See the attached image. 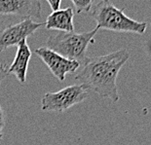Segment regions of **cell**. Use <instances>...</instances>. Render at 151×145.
<instances>
[{
    "label": "cell",
    "mask_w": 151,
    "mask_h": 145,
    "mask_svg": "<svg viewBox=\"0 0 151 145\" xmlns=\"http://www.w3.org/2000/svg\"><path fill=\"white\" fill-rule=\"evenodd\" d=\"M34 53L42 60V62L48 66L53 75L63 81L66 74L73 73L79 69L80 64L74 60H69L47 47H40L34 51Z\"/></svg>",
    "instance_id": "cell-6"
},
{
    "label": "cell",
    "mask_w": 151,
    "mask_h": 145,
    "mask_svg": "<svg viewBox=\"0 0 151 145\" xmlns=\"http://www.w3.org/2000/svg\"><path fill=\"white\" fill-rule=\"evenodd\" d=\"M129 57L130 53L126 49L104 56L89 57L74 79L101 96L117 102L119 93L116 80L120 69Z\"/></svg>",
    "instance_id": "cell-1"
},
{
    "label": "cell",
    "mask_w": 151,
    "mask_h": 145,
    "mask_svg": "<svg viewBox=\"0 0 151 145\" xmlns=\"http://www.w3.org/2000/svg\"><path fill=\"white\" fill-rule=\"evenodd\" d=\"M98 31L97 27L82 33L57 31L48 37L47 48L67 60H74L82 66L89 60L88 47L95 42L94 38Z\"/></svg>",
    "instance_id": "cell-3"
},
{
    "label": "cell",
    "mask_w": 151,
    "mask_h": 145,
    "mask_svg": "<svg viewBox=\"0 0 151 145\" xmlns=\"http://www.w3.org/2000/svg\"><path fill=\"white\" fill-rule=\"evenodd\" d=\"M43 25L44 22H34L31 19H24L18 24L9 25L0 32V53L10 47L18 46Z\"/></svg>",
    "instance_id": "cell-5"
},
{
    "label": "cell",
    "mask_w": 151,
    "mask_h": 145,
    "mask_svg": "<svg viewBox=\"0 0 151 145\" xmlns=\"http://www.w3.org/2000/svg\"><path fill=\"white\" fill-rule=\"evenodd\" d=\"M7 64L0 62V85H1L2 81L7 76ZM5 126V120H4V114H3V110L0 105V141L3 139V128Z\"/></svg>",
    "instance_id": "cell-10"
},
{
    "label": "cell",
    "mask_w": 151,
    "mask_h": 145,
    "mask_svg": "<svg viewBox=\"0 0 151 145\" xmlns=\"http://www.w3.org/2000/svg\"><path fill=\"white\" fill-rule=\"evenodd\" d=\"M47 3L50 5L51 9L53 12L59 11L60 9V4H62V0H47Z\"/></svg>",
    "instance_id": "cell-12"
},
{
    "label": "cell",
    "mask_w": 151,
    "mask_h": 145,
    "mask_svg": "<svg viewBox=\"0 0 151 145\" xmlns=\"http://www.w3.org/2000/svg\"><path fill=\"white\" fill-rule=\"evenodd\" d=\"M72 3L73 5L75 6V10L77 14H80L81 12H86V13H89L90 9L92 7V4H93V1L89 0V1H83V0H72Z\"/></svg>",
    "instance_id": "cell-11"
},
{
    "label": "cell",
    "mask_w": 151,
    "mask_h": 145,
    "mask_svg": "<svg viewBox=\"0 0 151 145\" xmlns=\"http://www.w3.org/2000/svg\"><path fill=\"white\" fill-rule=\"evenodd\" d=\"M74 12L71 7L65 9H60L59 11L52 12L47 17L44 25L47 29H52L63 32H73L74 24H73Z\"/></svg>",
    "instance_id": "cell-9"
},
{
    "label": "cell",
    "mask_w": 151,
    "mask_h": 145,
    "mask_svg": "<svg viewBox=\"0 0 151 145\" xmlns=\"http://www.w3.org/2000/svg\"><path fill=\"white\" fill-rule=\"evenodd\" d=\"M90 15L97 22L98 29H105L116 32L143 34L147 28V22H137L119 9L110 1H93Z\"/></svg>",
    "instance_id": "cell-2"
},
{
    "label": "cell",
    "mask_w": 151,
    "mask_h": 145,
    "mask_svg": "<svg viewBox=\"0 0 151 145\" xmlns=\"http://www.w3.org/2000/svg\"><path fill=\"white\" fill-rule=\"evenodd\" d=\"M31 56H32V53H31L27 40L22 41L17 46V53H16L14 60L10 67L7 68V75L14 74L18 81L24 84L27 80V72Z\"/></svg>",
    "instance_id": "cell-8"
},
{
    "label": "cell",
    "mask_w": 151,
    "mask_h": 145,
    "mask_svg": "<svg viewBox=\"0 0 151 145\" xmlns=\"http://www.w3.org/2000/svg\"><path fill=\"white\" fill-rule=\"evenodd\" d=\"M0 15L19 16L24 19H39L41 2L38 0H0Z\"/></svg>",
    "instance_id": "cell-7"
},
{
    "label": "cell",
    "mask_w": 151,
    "mask_h": 145,
    "mask_svg": "<svg viewBox=\"0 0 151 145\" xmlns=\"http://www.w3.org/2000/svg\"><path fill=\"white\" fill-rule=\"evenodd\" d=\"M89 89L83 84L70 85L55 93H47L41 99L43 111L63 112L88 98Z\"/></svg>",
    "instance_id": "cell-4"
}]
</instances>
